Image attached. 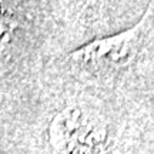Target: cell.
Returning <instances> with one entry per match:
<instances>
[{"label": "cell", "instance_id": "7a4b0ae2", "mask_svg": "<svg viewBox=\"0 0 154 154\" xmlns=\"http://www.w3.org/2000/svg\"><path fill=\"white\" fill-rule=\"evenodd\" d=\"M146 20L147 13L134 27L114 36L97 38L76 50L72 57L84 66L93 69L113 70L128 66L137 54Z\"/></svg>", "mask_w": 154, "mask_h": 154}, {"label": "cell", "instance_id": "6da1fadb", "mask_svg": "<svg viewBox=\"0 0 154 154\" xmlns=\"http://www.w3.org/2000/svg\"><path fill=\"white\" fill-rule=\"evenodd\" d=\"M50 140L59 154H109L106 124L80 107H70L56 116Z\"/></svg>", "mask_w": 154, "mask_h": 154}]
</instances>
